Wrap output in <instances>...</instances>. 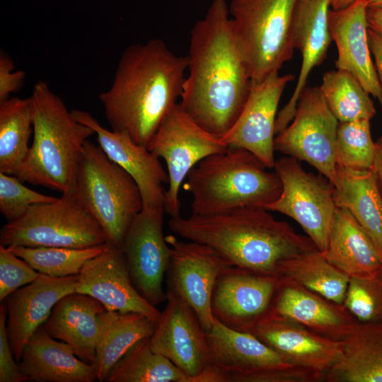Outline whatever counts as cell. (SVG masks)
Segmentation results:
<instances>
[{
    "instance_id": "1",
    "label": "cell",
    "mask_w": 382,
    "mask_h": 382,
    "mask_svg": "<svg viewBox=\"0 0 382 382\" xmlns=\"http://www.w3.org/2000/svg\"><path fill=\"white\" fill-rule=\"evenodd\" d=\"M227 0H212L190 32L188 74L178 103L197 124L222 138L241 115L252 79L232 32Z\"/></svg>"
},
{
    "instance_id": "2",
    "label": "cell",
    "mask_w": 382,
    "mask_h": 382,
    "mask_svg": "<svg viewBox=\"0 0 382 382\" xmlns=\"http://www.w3.org/2000/svg\"><path fill=\"white\" fill-rule=\"evenodd\" d=\"M187 56L174 54L160 39L127 47L112 83L98 99L111 129L147 145L183 92Z\"/></svg>"
},
{
    "instance_id": "3",
    "label": "cell",
    "mask_w": 382,
    "mask_h": 382,
    "mask_svg": "<svg viewBox=\"0 0 382 382\" xmlns=\"http://www.w3.org/2000/svg\"><path fill=\"white\" fill-rule=\"evenodd\" d=\"M169 228L187 241L209 246L230 265L255 272L279 277L281 264L299 254L317 249L270 211L239 207L226 212L170 217Z\"/></svg>"
},
{
    "instance_id": "4",
    "label": "cell",
    "mask_w": 382,
    "mask_h": 382,
    "mask_svg": "<svg viewBox=\"0 0 382 382\" xmlns=\"http://www.w3.org/2000/svg\"><path fill=\"white\" fill-rule=\"evenodd\" d=\"M30 97L33 140L16 177L62 194H73L84 143L95 132L74 118L46 81H37Z\"/></svg>"
},
{
    "instance_id": "5",
    "label": "cell",
    "mask_w": 382,
    "mask_h": 382,
    "mask_svg": "<svg viewBox=\"0 0 382 382\" xmlns=\"http://www.w3.org/2000/svg\"><path fill=\"white\" fill-rule=\"evenodd\" d=\"M250 151L228 146L199 161L188 173L184 188L192 195V214L209 216L239 207H266L282 192L274 171Z\"/></svg>"
},
{
    "instance_id": "6",
    "label": "cell",
    "mask_w": 382,
    "mask_h": 382,
    "mask_svg": "<svg viewBox=\"0 0 382 382\" xmlns=\"http://www.w3.org/2000/svg\"><path fill=\"white\" fill-rule=\"evenodd\" d=\"M73 195L100 224L108 243L117 247L143 208L133 178L88 140L80 156Z\"/></svg>"
},
{
    "instance_id": "7",
    "label": "cell",
    "mask_w": 382,
    "mask_h": 382,
    "mask_svg": "<svg viewBox=\"0 0 382 382\" xmlns=\"http://www.w3.org/2000/svg\"><path fill=\"white\" fill-rule=\"evenodd\" d=\"M299 0H231L232 32L258 83L291 59L292 24Z\"/></svg>"
},
{
    "instance_id": "8",
    "label": "cell",
    "mask_w": 382,
    "mask_h": 382,
    "mask_svg": "<svg viewBox=\"0 0 382 382\" xmlns=\"http://www.w3.org/2000/svg\"><path fill=\"white\" fill-rule=\"evenodd\" d=\"M106 243L100 224L73 194H62L54 202L32 206L0 231V244L6 247L86 248Z\"/></svg>"
},
{
    "instance_id": "9",
    "label": "cell",
    "mask_w": 382,
    "mask_h": 382,
    "mask_svg": "<svg viewBox=\"0 0 382 382\" xmlns=\"http://www.w3.org/2000/svg\"><path fill=\"white\" fill-rule=\"evenodd\" d=\"M210 363L228 382H318V374L289 364L249 332L230 329L214 320L206 331Z\"/></svg>"
},
{
    "instance_id": "10",
    "label": "cell",
    "mask_w": 382,
    "mask_h": 382,
    "mask_svg": "<svg viewBox=\"0 0 382 382\" xmlns=\"http://www.w3.org/2000/svg\"><path fill=\"white\" fill-rule=\"evenodd\" d=\"M338 123L320 88L306 86L291 123L275 136L274 151L306 161L332 184L337 170Z\"/></svg>"
},
{
    "instance_id": "11",
    "label": "cell",
    "mask_w": 382,
    "mask_h": 382,
    "mask_svg": "<svg viewBox=\"0 0 382 382\" xmlns=\"http://www.w3.org/2000/svg\"><path fill=\"white\" fill-rule=\"evenodd\" d=\"M228 146L191 119L179 106L162 122L147 149L164 160L168 175L165 212L180 215V187L190 171L202 159L227 149Z\"/></svg>"
},
{
    "instance_id": "12",
    "label": "cell",
    "mask_w": 382,
    "mask_h": 382,
    "mask_svg": "<svg viewBox=\"0 0 382 382\" xmlns=\"http://www.w3.org/2000/svg\"><path fill=\"white\" fill-rule=\"evenodd\" d=\"M273 168L281 180L282 192L266 209L295 220L317 249L324 253L336 208L332 184L306 172L291 156L275 161Z\"/></svg>"
},
{
    "instance_id": "13",
    "label": "cell",
    "mask_w": 382,
    "mask_h": 382,
    "mask_svg": "<svg viewBox=\"0 0 382 382\" xmlns=\"http://www.w3.org/2000/svg\"><path fill=\"white\" fill-rule=\"evenodd\" d=\"M164 211V207H143L121 246L133 284L154 306L166 300L163 284L172 251L163 234Z\"/></svg>"
},
{
    "instance_id": "14",
    "label": "cell",
    "mask_w": 382,
    "mask_h": 382,
    "mask_svg": "<svg viewBox=\"0 0 382 382\" xmlns=\"http://www.w3.org/2000/svg\"><path fill=\"white\" fill-rule=\"evenodd\" d=\"M166 239L172 250L166 272V291L180 296L192 307L206 332L214 321L211 299L215 283L232 265L204 244L185 242L173 235L166 236Z\"/></svg>"
},
{
    "instance_id": "15",
    "label": "cell",
    "mask_w": 382,
    "mask_h": 382,
    "mask_svg": "<svg viewBox=\"0 0 382 382\" xmlns=\"http://www.w3.org/2000/svg\"><path fill=\"white\" fill-rule=\"evenodd\" d=\"M279 277L228 267L219 276L212 292L214 319L230 329L250 332L268 313Z\"/></svg>"
},
{
    "instance_id": "16",
    "label": "cell",
    "mask_w": 382,
    "mask_h": 382,
    "mask_svg": "<svg viewBox=\"0 0 382 382\" xmlns=\"http://www.w3.org/2000/svg\"><path fill=\"white\" fill-rule=\"evenodd\" d=\"M166 305L150 337V345L199 382L210 364L206 332L192 307L180 296L166 291Z\"/></svg>"
},
{
    "instance_id": "17",
    "label": "cell",
    "mask_w": 382,
    "mask_h": 382,
    "mask_svg": "<svg viewBox=\"0 0 382 382\" xmlns=\"http://www.w3.org/2000/svg\"><path fill=\"white\" fill-rule=\"evenodd\" d=\"M76 292L94 298L109 311L138 313L156 323L161 315L133 284L122 248L109 243L83 265L77 274Z\"/></svg>"
},
{
    "instance_id": "18",
    "label": "cell",
    "mask_w": 382,
    "mask_h": 382,
    "mask_svg": "<svg viewBox=\"0 0 382 382\" xmlns=\"http://www.w3.org/2000/svg\"><path fill=\"white\" fill-rule=\"evenodd\" d=\"M294 75L274 72L252 83L250 92L238 118L222 140L243 148L259 158L268 168L275 163L274 138L277 108L282 93Z\"/></svg>"
},
{
    "instance_id": "19",
    "label": "cell",
    "mask_w": 382,
    "mask_h": 382,
    "mask_svg": "<svg viewBox=\"0 0 382 382\" xmlns=\"http://www.w3.org/2000/svg\"><path fill=\"white\" fill-rule=\"evenodd\" d=\"M290 364L321 376L341 359L343 342L334 340L283 317L267 313L249 332Z\"/></svg>"
},
{
    "instance_id": "20",
    "label": "cell",
    "mask_w": 382,
    "mask_h": 382,
    "mask_svg": "<svg viewBox=\"0 0 382 382\" xmlns=\"http://www.w3.org/2000/svg\"><path fill=\"white\" fill-rule=\"evenodd\" d=\"M268 313L292 320L323 337L342 342L359 323L343 304L282 277H279Z\"/></svg>"
},
{
    "instance_id": "21",
    "label": "cell",
    "mask_w": 382,
    "mask_h": 382,
    "mask_svg": "<svg viewBox=\"0 0 382 382\" xmlns=\"http://www.w3.org/2000/svg\"><path fill=\"white\" fill-rule=\"evenodd\" d=\"M71 113L77 121L94 131L98 145L108 157L133 178L141 192L143 207L165 208L166 190L163 185L168 184V175L159 158L146 147L137 144L125 132L105 128L89 112L73 110Z\"/></svg>"
},
{
    "instance_id": "22",
    "label": "cell",
    "mask_w": 382,
    "mask_h": 382,
    "mask_svg": "<svg viewBox=\"0 0 382 382\" xmlns=\"http://www.w3.org/2000/svg\"><path fill=\"white\" fill-rule=\"evenodd\" d=\"M76 282L77 275L54 277L39 272L33 282L3 301L7 311V335L18 362L30 337L46 321L57 302L76 291Z\"/></svg>"
},
{
    "instance_id": "23",
    "label": "cell",
    "mask_w": 382,
    "mask_h": 382,
    "mask_svg": "<svg viewBox=\"0 0 382 382\" xmlns=\"http://www.w3.org/2000/svg\"><path fill=\"white\" fill-rule=\"evenodd\" d=\"M367 1L356 0L340 10L330 9L328 23L337 49L335 67L352 74L382 109V89L368 42Z\"/></svg>"
},
{
    "instance_id": "24",
    "label": "cell",
    "mask_w": 382,
    "mask_h": 382,
    "mask_svg": "<svg viewBox=\"0 0 382 382\" xmlns=\"http://www.w3.org/2000/svg\"><path fill=\"white\" fill-rule=\"evenodd\" d=\"M330 0H299L292 24V43L302 57L299 79L289 102L277 114L275 134L283 130L294 118L299 98L315 66L327 56L332 40L328 13Z\"/></svg>"
},
{
    "instance_id": "25",
    "label": "cell",
    "mask_w": 382,
    "mask_h": 382,
    "mask_svg": "<svg viewBox=\"0 0 382 382\" xmlns=\"http://www.w3.org/2000/svg\"><path fill=\"white\" fill-rule=\"evenodd\" d=\"M28 381L35 382H93L92 364L79 359L68 344L54 339L40 326L30 337L18 361Z\"/></svg>"
},
{
    "instance_id": "26",
    "label": "cell",
    "mask_w": 382,
    "mask_h": 382,
    "mask_svg": "<svg viewBox=\"0 0 382 382\" xmlns=\"http://www.w3.org/2000/svg\"><path fill=\"white\" fill-rule=\"evenodd\" d=\"M105 310L98 300L75 291L57 302L42 326L52 337L71 347L79 359L93 364L100 318Z\"/></svg>"
},
{
    "instance_id": "27",
    "label": "cell",
    "mask_w": 382,
    "mask_h": 382,
    "mask_svg": "<svg viewBox=\"0 0 382 382\" xmlns=\"http://www.w3.org/2000/svg\"><path fill=\"white\" fill-rule=\"evenodd\" d=\"M324 257L349 278L382 274V257L374 242L346 209L336 207Z\"/></svg>"
},
{
    "instance_id": "28",
    "label": "cell",
    "mask_w": 382,
    "mask_h": 382,
    "mask_svg": "<svg viewBox=\"0 0 382 382\" xmlns=\"http://www.w3.org/2000/svg\"><path fill=\"white\" fill-rule=\"evenodd\" d=\"M332 185L336 207L350 212L382 257V195L374 170L337 165Z\"/></svg>"
},
{
    "instance_id": "29",
    "label": "cell",
    "mask_w": 382,
    "mask_h": 382,
    "mask_svg": "<svg viewBox=\"0 0 382 382\" xmlns=\"http://www.w3.org/2000/svg\"><path fill=\"white\" fill-rule=\"evenodd\" d=\"M156 325V321L141 313L103 312L92 364L97 380L105 381L118 360L137 342L151 337Z\"/></svg>"
},
{
    "instance_id": "30",
    "label": "cell",
    "mask_w": 382,
    "mask_h": 382,
    "mask_svg": "<svg viewBox=\"0 0 382 382\" xmlns=\"http://www.w3.org/2000/svg\"><path fill=\"white\" fill-rule=\"evenodd\" d=\"M323 381L382 382V323H359Z\"/></svg>"
},
{
    "instance_id": "31",
    "label": "cell",
    "mask_w": 382,
    "mask_h": 382,
    "mask_svg": "<svg viewBox=\"0 0 382 382\" xmlns=\"http://www.w3.org/2000/svg\"><path fill=\"white\" fill-rule=\"evenodd\" d=\"M33 134L31 97L0 103V172L16 176L29 153Z\"/></svg>"
},
{
    "instance_id": "32",
    "label": "cell",
    "mask_w": 382,
    "mask_h": 382,
    "mask_svg": "<svg viewBox=\"0 0 382 382\" xmlns=\"http://www.w3.org/2000/svg\"><path fill=\"white\" fill-rule=\"evenodd\" d=\"M279 277L288 278L339 304H342L350 278L332 265L318 249L284 260Z\"/></svg>"
},
{
    "instance_id": "33",
    "label": "cell",
    "mask_w": 382,
    "mask_h": 382,
    "mask_svg": "<svg viewBox=\"0 0 382 382\" xmlns=\"http://www.w3.org/2000/svg\"><path fill=\"white\" fill-rule=\"evenodd\" d=\"M107 382H192V378L150 345V337L134 344L113 366Z\"/></svg>"
},
{
    "instance_id": "34",
    "label": "cell",
    "mask_w": 382,
    "mask_h": 382,
    "mask_svg": "<svg viewBox=\"0 0 382 382\" xmlns=\"http://www.w3.org/2000/svg\"><path fill=\"white\" fill-rule=\"evenodd\" d=\"M319 88L330 110L340 122L370 120L376 114L369 93L347 71L337 69L325 72Z\"/></svg>"
},
{
    "instance_id": "35",
    "label": "cell",
    "mask_w": 382,
    "mask_h": 382,
    "mask_svg": "<svg viewBox=\"0 0 382 382\" xmlns=\"http://www.w3.org/2000/svg\"><path fill=\"white\" fill-rule=\"evenodd\" d=\"M105 244L86 248L19 245L8 248L38 272L63 277L77 275L86 262L100 254Z\"/></svg>"
},
{
    "instance_id": "36",
    "label": "cell",
    "mask_w": 382,
    "mask_h": 382,
    "mask_svg": "<svg viewBox=\"0 0 382 382\" xmlns=\"http://www.w3.org/2000/svg\"><path fill=\"white\" fill-rule=\"evenodd\" d=\"M369 121L339 122L336 149L337 166L354 170L373 169L376 143L371 139Z\"/></svg>"
},
{
    "instance_id": "37",
    "label": "cell",
    "mask_w": 382,
    "mask_h": 382,
    "mask_svg": "<svg viewBox=\"0 0 382 382\" xmlns=\"http://www.w3.org/2000/svg\"><path fill=\"white\" fill-rule=\"evenodd\" d=\"M342 304L359 323H382V274L350 278Z\"/></svg>"
},
{
    "instance_id": "38",
    "label": "cell",
    "mask_w": 382,
    "mask_h": 382,
    "mask_svg": "<svg viewBox=\"0 0 382 382\" xmlns=\"http://www.w3.org/2000/svg\"><path fill=\"white\" fill-rule=\"evenodd\" d=\"M22 183L14 175L0 172V212L8 222L21 217L33 205L57 199L31 190Z\"/></svg>"
},
{
    "instance_id": "39",
    "label": "cell",
    "mask_w": 382,
    "mask_h": 382,
    "mask_svg": "<svg viewBox=\"0 0 382 382\" xmlns=\"http://www.w3.org/2000/svg\"><path fill=\"white\" fill-rule=\"evenodd\" d=\"M39 272L23 259L0 244V301L11 293L33 282Z\"/></svg>"
},
{
    "instance_id": "40",
    "label": "cell",
    "mask_w": 382,
    "mask_h": 382,
    "mask_svg": "<svg viewBox=\"0 0 382 382\" xmlns=\"http://www.w3.org/2000/svg\"><path fill=\"white\" fill-rule=\"evenodd\" d=\"M7 311L5 303L0 306V382L28 381L16 360L6 330Z\"/></svg>"
},
{
    "instance_id": "41",
    "label": "cell",
    "mask_w": 382,
    "mask_h": 382,
    "mask_svg": "<svg viewBox=\"0 0 382 382\" xmlns=\"http://www.w3.org/2000/svg\"><path fill=\"white\" fill-rule=\"evenodd\" d=\"M15 69L14 63L8 54L0 53V103L10 98L12 93L18 91L23 86L25 72Z\"/></svg>"
},
{
    "instance_id": "42",
    "label": "cell",
    "mask_w": 382,
    "mask_h": 382,
    "mask_svg": "<svg viewBox=\"0 0 382 382\" xmlns=\"http://www.w3.org/2000/svg\"><path fill=\"white\" fill-rule=\"evenodd\" d=\"M368 42L374 57V66L382 89V33L369 28Z\"/></svg>"
},
{
    "instance_id": "43",
    "label": "cell",
    "mask_w": 382,
    "mask_h": 382,
    "mask_svg": "<svg viewBox=\"0 0 382 382\" xmlns=\"http://www.w3.org/2000/svg\"><path fill=\"white\" fill-rule=\"evenodd\" d=\"M366 17L369 28L382 33V8L368 7Z\"/></svg>"
},
{
    "instance_id": "44",
    "label": "cell",
    "mask_w": 382,
    "mask_h": 382,
    "mask_svg": "<svg viewBox=\"0 0 382 382\" xmlns=\"http://www.w3.org/2000/svg\"><path fill=\"white\" fill-rule=\"evenodd\" d=\"M382 195V147L376 143V154L373 167Z\"/></svg>"
},
{
    "instance_id": "45",
    "label": "cell",
    "mask_w": 382,
    "mask_h": 382,
    "mask_svg": "<svg viewBox=\"0 0 382 382\" xmlns=\"http://www.w3.org/2000/svg\"><path fill=\"white\" fill-rule=\"evenodd\" d=\"M356 0H330V8L332 10H340L349 6Z\"/></svg>"
},
{
    "instance_id": "46",
    "label": "cell",
    "mask_w": 382,
    "mask_h": 382,
    "mask_svg": "<svg viewBox=\"0 0 382 382\" xmlns=\"http://www.w3.org/2000/svg\"><path fill=\"white\" fill-rule=\"evenodd\" d=\"M369 8H382V0H366Z\"/></svg>"
},
{
    "instance_id": "47",
    "label": "cell",
    "mask_w": 382,
    "mask_h": 382,
    "mask_svg": "<svg viewBox=\"0 0 382 382\" xmlns=\"http://www.w3.org/2000/svg\"><path fill=\"white\" fill-rule=\"evenodd\" d=\"M376 143L382 147V136L380 137V139Z\"/></svg>"
}]
</instances>
